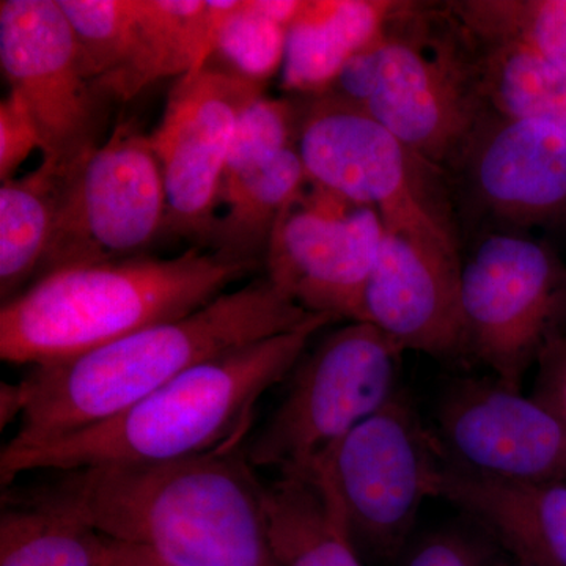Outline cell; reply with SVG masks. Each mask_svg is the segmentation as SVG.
Returning a JSON list of instances; mask_svg holds the SVG:
<instances>
[{
  "label": "cell",
  "instance_id": "1",
  "mask_svg": "<svg viewBox=\"0 0 566 566\" xmlns=\"http://www.w3.org/2000/svg\"><path fill=\"white\" fill-rule=\"evenodd\" d=\"M17 488L73 513L106 538L148 551L167 566H279L263 483L248 449L164 464H104L54 472Z\"/></svg>",
  "mask_w": 566,
  "mask_h": 566
},
{
  "label": "cell",
  "instance_id": "2",
  "mask_svg": "<svg viewBox=\"0 0 566 566\" xmlns=\"http://www.w3.org/2000/svg\"><path fill=\"white\" fill-rule=\"evenodd\" d=\"M315 314L297 329L212 357L139 403L91 427L0 452V483L25 472L104 464H164L243 447L255 406L292 374L315 334L331 323Z\"/></svg>",
  "mask_w": 566,
  "mask_h": 566
},
{
  "label": "cell",
  "instance_id": "3",
  "mask_svg": "<svg viewBox=\"0 0 566 566\" xmlns=\"http://www.w3.org/2000/svg\"><path fill=\"white\" fill-rule=\"evenodd\" d=\"M314 315L260 277L192 314L71 359L36 365L20 381L24 412L9 442L33 444L103 422L196 365L290 333Z\"/></svg>",
  "mask_w": 566,
  "mask_h": 566
},
{
  "label": "cell",
  "instance_id": "4",
  "mask_svg": "<svg viewBox=\"0 0 566 566\" xmlns=\"http://www.w3.org/2000/svg\"><path fill=\"white\" fill-rule=\"evenodd\" d=\"M255 266L193 245L174 259L71 268L46 275L0 311L6 363H59L192 314Z\"/></svg>",
  "mask_w": 566,
  "mask_h": 566
},
{
  "label": "cell",
  "instance_id": "5",
  "mask_svg": "<svg viewBox=\"0 0 566 566\" xmlns=\"http://www.w3.org/2000/svg\"><path fill=\"white\" fill-rule=\"evenodd\" d=\"M329 93L370 115L439 172L488 107L444 2H401Z\"/></svg>",
  "mask_w": 566,
  "mask_h": 566
},
{
  "label": "cell",
  "instance_id": "6",
  "mask_svg": "<svg viewBox=\"0 0 566 566\" xmlns=\"http://www.w3.org/2000/svg\"><path fill=\"white\" fill-rule=\"evenodd\" d=\"M447 463L438 433L397 392L305 469L326 480L354 545L390 562L405 549L424 499L439 497Z\"/></svg>",
  "mask_w": 566,
  "mask_h": 566
},
{
  "label": "cell",
  "instance_id": "7",
  "mask_svg": "<svg viewBox=\"0 0 566 566\" xmlns=\"http://www.w3.org/2000/svg\"><path fill=\"white\" fill-rule=\"evenodd\" d=\"M463 360L521 390L551 342L566 333V264L526 233L488 232L461 243Z\"/></svg>",
  "mask_w": 566,
  "mask_h": 566
},
{
  "label": "cell",
  "instance_id": "8",
  "mask_svg": "<svg viewBox=\"0 0 566 566\" xmlns=\"http://www.w3.org/2000/svg\"><path fill=\"white\" fill-rule=\"evenodd\" d=\"M296 148L308 180L378 210L386 230L460 244L444 175L359 107L329 93L300 95Z\"/></svg>",
  "mask_w": 566,
  "mask_h": 566
},
{
  "label": "cell",
  "instance_id": "9",
  "mask_svg": "<svg viewBox=\"0 0 566 566\" xmlns=\"http://www.w3.org/2000/svg\"><path fill=\"white\" fill-rule=\"evenodd\" d=\"M403 353L365 322H349L324 337L303 354L282 403L248 447L253 468L292 474L323 457L398 392Z\"/></svg>",
  "mask_w": 566,
  "mask_h": 566
},
{
  "label": "cell",
  "instance_id": "10",
  "mask_svg": "<svg viewBox=\"0 0 566 566\" xmlns=\"http://www.w3.org/2000/svg\"><path fill=\"white\" fill-rule=\"evenodd\" d=\"M166 226V186L150 134L118 123L71 177L33 283L71 268L142 259Z\"/></svg>",
  "mask_w": 566,
  "mask_h": 566
},
{
  "label": "cell",
  "instance_id": "11",
  "mask_svg": "<svg viewBox=\"0 0 566 566\" xmlns=\"http://www.w3.org/2000/svg\"><path fill=\"white\" fill-rule=\"evenodd\" d=\"M461 243L566 223V132L486 109L442 170Z\"/></svg>",
  "mask_w": 566,
  "mask_h": 566
},
{
  "label": "cell",
  "instance_id": "12",
  "mask_svg": "<svg viewBox=\"0 0 566 566\" xmlns=\"http://www.w3.org/2000/svg\"><path fill=\"white\" fill-rule=\"evenodd\" d=\"M382 237L378 210L307 177L275 226L264 277L312 314L360 322Z\"/></svg>",
  "mask_w": 566,
  "mask_h": 566
},
{
  "label": "cell",
  "instance_id": "13",
  "mask_svg": "<svg viewBox=\"0 0 566 566\" xmlns=\"http://www.w3.org/2000/svg\"><path fill=\"white\" fill-rule=\"evenodd\" d=\"M0 65L35 123L43 161H87L99 147L103 93L82 71L59 0L0 2Z\"/></svg>",
  "mask_w": 566,
  "mask_h": 566
},
{
  "label": "cell",
  "instance_id": "14",
  "mask_svg": "<svg viewBox=\"0 0 566 566\" xmlns=\"http://www.w3.org/2000/svg\"><path fill=\"white\" fill-rule=\"evenodd\" d=\"M263 95V82L210 65L175 82L150 134L166 186V233L207 244L238 122Z\"/></svg>",
  "mask_w": 566,
  "mask_h": 566
},
{
  "label": "cell",
  "instance_id": "15",
  "mask_svg": "<svg viewBox=\"0 0 566 566\" xmlns=\"http://www.w3.org/2000/svg\"><path fill=\"white\" fill-rule=\"evenodd\" d=\"M450 463L509 482H566V430L535 398L499 379L458 378L439 398Z\"/></svg>",
  "mask_w": 566,
  "mask_h": 566
},
{
  "label": "cell",
  "instance_id": "16",
  "mask_svg": "<svg viewBox=\"0 0 566 566\" xmlns=\"http://www.w3.org/2000/svg\"><path fill=\"white\" fill-rule=\"evenodd\" d=\"M360 322L374 324L403 352L463 360L460 244L385 229Z\"/></svg>",
  "mask_w": 566,
  "mask_h": 566
},
{
  "label": "cell",
  "instance_id": "17",
  "mask_svg": "<svg viewBox=\"0 0 566 566\" xmlns=\"http://www.w3.org/2000/svg\"><path fill=\"white\" fill-rule=\"evenodd\" d=\"M439 497L464 512L521 564L566 566V482L490 479L449 461Z\"/></svg>",
  "mask_w": 566,
  "mask_h": 566
},
{
  "label": "cell",
  "instance_id": "18",
  "mask_svg": "<svg viewBox=\"0 0 566 566\" xmlns=\"http://www.w3.org/2000/svg\"><path fill=\"white\" fill-rule=\"evenodd\" d=\"M243 0H137L136 40L128 62L96 87L129 102L148 85L203 69L226 22Z\"/></svg>",
  "mask_w": 566,
  "mask_h": 566
},
{
  "label": "cell",
  "instance_id": "19",
  "mask_svg": "<svg viewBox=\"0 0 566 566\" xmlns=\"http://www.w3.org/2000/svg\"><path fill=\"white\" fill-rule=\"evenodd\" d=\"M398 0H304L286 32L282 84L316 95L389 21Z\"/></svg>",
  "mask_w": 566,
  "mask_h": 566
},
{
  "label": "cell",
  "instance_id": "20",
  "mask_svg": "<svg viewBox=\"0 0 566 566\" xmlns=\"http://www.w3.org/2000/svg\"><path fill=\"white\" fill-rule=\"evenodd\" d=\"M264 515L279 566H364L340 505L312 469L263 485Z\"/></svg>",
  "mask_w": 566,
  "mask_h": 566
},
{
  "label": "cell",
  "instance_id": "21",
  "mask_svg": "<svg viewBox=\"0 0 566 566\" xmlns=\"http://www.w3.org/2000/svg\"><path fill=\"white\" fill-rule=\"evenodd\" d=\"M455 22L488 109L520 120L549 123L566 132L565 71L527 48L476 35Z\"/></svg>",
  "mask_w": 566,
  "mask_h": 566
},
{
  "label": "cell",
  "instance_id": "22",
  "mask_svg": "<svg viewBox=\"0 0 566 566\" xmlns=\"http://www.w3.org/2000/svg\"><path fill=\"white\" fill-rule=\"evenodd\" d=\"M81 167V166H80ZM77 167V169H80ZM77 169L43 161L0 188V296L2 304L32 285L46 255L63 197Z\"/></svg>",
  "mask_w": 566,
  "mask_h": 566
},
{
  "label": "cell",
  "instance_id": "23",
  "mask_svg": "<svg viewBox=\"0 0 566 566\" xmlns=\"http://www.w3.org/2000/svg\"><path fill=\"white\" fill-rule=\"evenodd\" d=\"M107 543L73 513L3 488L0 566H104Z\"/></svg>",
  "mask_w": 566,
  "mask_h": 566
},
{
  "label": "cell",
  "instance_id": "24",
  "mask_svg": "<svg viewBox=\"0 0 566 566\" xmlns=\"http://www.w3.org/2000/svg\"><path fill=\"white\" fill-rule=\"evenodd\" d=\"M307 181L296 147L241 182L216 219L207 245L223 260L259 266L283 211Z\"/></svg>",
  "mask_w": 566,
  "mask_h": 566
},
{
  "label": "cell",
  "instance_id": "25",
  "mask_svg": "<svg viewBox=\"0 0 566 566\" xmlns=\"http://www.w3.org/2000/svg\"><path fill=\"white\" fill-rule=\"evenodd\" d=\"M444 3L469 32L520 44L566 73V0H450Z\"/></svg>",
  "mask_w": 566,
  "mask_h": 566
},
{
  "label": "cell",
  "instance_id": "26",
  "mask_svg": "<svg viewBox=\"0 0 566 566\" xmlns=\"http://www.w3.org/2000/svg\"><path fill=\"white\" fill-rule=\"evenodd\" d=\"M304 0H243L223 25L216 54L230 71L263 82L282 69L286 32Z\"/></svg>",
  "mask_w": 566,
  "mask_h": 566
},
{
  "label": "cell",
  "instance_id": "27",
  "mask_svg": "<svg viewBox=\"0 0 566 566\" xmlns=\"http://www.w3.org/2000/svg\"><path fill=\"white\" fill-rule=\"evenodd\" d=\"M82 71L93 84L128 62L137 32V0H59Z\"/></svg>",
  "mask_w": 566,
  "mask_h": 566
},
{
  "label": "cell",
  "instance_id": "28",
  "mask_svg": "<svg viewBox=\"0 0 566 566\" xmlns=\"http://www.w3.org/2000/svg\"><path fill=\"white\" fill-rule=\"evenodd\" d=\"M300 106L296 98L260 96L241 115L223 170L219 205L289 148L296 147Z\"/></svg>",
  "mask_w": 566,
  "mask_h": 566
},
{
  "label": "cell",
  "instance_id": "29",
  "mask_svg": "<svg viewBox=\"0 0 566 566\" xmlns=\"http://www.w3.org/2000/svg\"><path fill=\"white\" fill-rule=\"evenodd\" d=\"M510 554L476 526H452L428 535L406 558L405 566H506Z\"/></svg>",
  "mask_w": 566,
  "mask_h": 566
},
{
  "label": "cell",
  "instance_id": "30",
  "mask_svg": "<svg viewBox=\"0 0 566 566\" xmlns=\"http://www.w3.org/2000/svg\"><path fill=\"white\" fill-rule=\"evenodd\" d=\"M41 140L28 107L11 92L0 103V180L9 181Z\"/></svg>",
  "mask_w": 566,
  "mask_h": 566
},
{
  "label": "cell",
  "instance_id": "31",
  "mask_svg": "<svg viewBox=\"0 0 566 566\" xmlns=\"http://www.w3.org/2000/svg\"><path fill=\"white\" fill-rule=\"evenodd\" d=\"M536 367L538 370L531 397L545 406L566 430V333L543 349Z\"/></svg>",
  "mask_w": 566,
  "mask_h": 566
},
{
  "label": "cell",
  "instance_id": "32",
  "mask_svg": "<svg viewBox=\"0 0 566 566\" xmlns=\"http://www.w3.org/2000/svg\"><path fill=\"white\" fill-rule=\"evenodd\" d=\"M109 539V538H107ZM104 566H167L140 547L109 539L107 543L106 565Z\"/></svg>",
  "mask_w": 566,
  "mask_h": 566
},
{
  "label": "cell",
  "instance_id": "33",
  "mask_svg": "<svg viewBox=\"0 0 566 566\" xmlns=\"http://www.w3.org/2000/svg\"><path fill=\"white\" fill-rule=\"evenodd\" d=\"M24 412V398H22L20 382L17 385H6L0 387V423L2 428L6 424L20 419Z\"/></svg>",
  "mask_w": 566,
  "mask_h": 566
},
{
  "label": "cell",
  "instance_id": "34",
  "mask_svg": "<svg viewBox=\"0 0 566 566\" xmlns=\"http://www.w3.org/2000/svg\"><path fill=\"white\" fill-rule=\"evenodd\" d=\"M510 557H512V556H510ZM506 566H527V565L521 564V562H517V560H515V558L512 557V558H510L509 565H506Z\"/></svg>",
  "mask_w": 566,
  "mask_h": 566
}]
</instances>
